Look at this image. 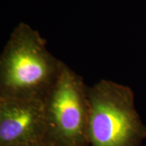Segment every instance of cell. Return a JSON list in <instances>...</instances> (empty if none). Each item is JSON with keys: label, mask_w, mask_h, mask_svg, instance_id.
Segmentation results:
<instances>
[{"label": "cell", "mask_w": 146, "mask_h": 146, "mask_svg": "<svg viewBox=\"0 0 146 146\" xmlns=\"http://www.w3.org/2000/svg\"><path fill=\"white\" fill-rule=\"evenodd\" d=\"M63 63L49 51L39 32L20 23L0 55V97L45 99Z\"/></svg>", "instance_id": "6da1fadb"}, {"label": "cell", "mask_w": 146, "mask_h": 146, "mask_svg": "<svg viewBox=\"0 0 146 146\" xmlns=\"http://www.w3.org/2000/svg\"><path fill=\"white\" fill-rule=\"evenodd\" d=\"M89 145L141 146L146 126L135 106L130 87L102 79L88 86Z\"/></svg>", "instance_id": "7a4b0ae2"}, {"label": "cell", "mask_w": 146, "mask_h": 146, "mask_svg": "<svg viewBox=\"0 0 146 146\" xmlns=\"http://www.w3.org/2000/svg\"><path fill=\"white\" fill-rule=\"evenodd\" d=\"M45 105L46 141L51 145H89L88 86L65 63L45 98Z\"/></svg>", "instance_id": "3957f363"}, {"label": "cell", "mask_w": 146, "mask_h": 146, "mask_svg": "<svg viewBox=\"0 0 146 146\" xmlns=\"http://www.w3.org/2000/svg\"><path fill=\"white\" fill-rule=\"evenodd\" d=\"M45 99L0 97V146L46 140Z\"/></svg>", "instance_id": "277c9868"}, {"label": "cell", "mask_w": 146, "mask_h": 146, "mask_svg": "<svg viewBox=\"0 0 146 146\" xmlns=\"http://www.w3.org/2000/svg\"><path fill=\"white\" fill-rule=\"evenodd\" d=\"M13 146H52L46 140L42 141H36V142H31V143H26V144H21Z\"/></svg>", "instance_id": "5b68a950"}]
</instances>
